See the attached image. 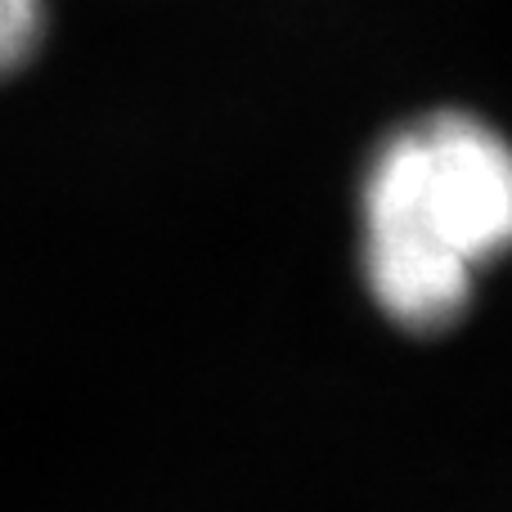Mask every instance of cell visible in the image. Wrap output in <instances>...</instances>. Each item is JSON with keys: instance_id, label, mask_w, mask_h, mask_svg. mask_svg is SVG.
<instances>
[{"instance_id": "1", "label": "cell", "mask_w": 512, "mask_h": 512, "mask_svg": "<svg viewBox=\"0 0 512 512\" xmlns=\"http://www.w3.org/2000/svg\"><path fill=\"white\" fill-rule=\"evenodd\" d=\"M360 261L378 310L405 333H441L477 274L512 248V144L441 108L396 126L360 185Z\"/></svg>"}, {"instance_id": "2", "label": "cell", "mask_w": 512, "mask_h": 512, "mask_svg": "<svg viewBox=\"0 0 512 512\" xmlns=\"http://www.w3.org/2000/svg\"><path fill=\"white\" fill-rule=\"evenodd\" d=\"M50 27V0H0V81L36 59Z\"/></svg>"}]
</instances>
